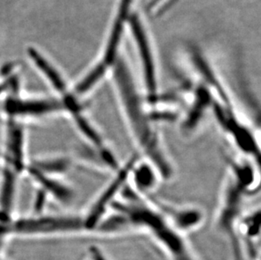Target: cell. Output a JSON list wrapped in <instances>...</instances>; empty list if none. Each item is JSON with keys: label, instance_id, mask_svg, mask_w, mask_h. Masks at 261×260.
I'll return each instance as SVG.
<instances>
[{"label": "cell", "instance_id": "6da1fadb", "mask_svg": "<svg viewBox=\"0 0 261 260\" xmlns=\"http://www.w3.org/2000/svg\"><path fill=\"white\" fill-rule=\"evenodd\" d=\"M110 73L114 74L121 113L134 142L146 162L155 167L161 179H172L174 168L155 125L152 108L123 60L118 59Z\"/></svg>", "mask_w": 261, "mask_h": 260}, {"label": "cell", "instance_id": "7a4b0ae2", "mask_svg": "<svg viewBox=\"0 0 261 260\" xmlns=\"http://www.w3.org/2000/svg\"><path fill=\"white\" fill-rule=\"evenodd\" d=\"M124 217L130 230H141L150 236L169 260H197L185 234L163 215L154 200L126 184L112 205Z\"/></svg>", "mask_w": 261, "mask_h": 260}, {"label": "cell", "instance_id": "3957f363", "mask_svg": "<svg viewBox=\"0 0 261 260\" xmlns=\"http://www.w3.org/2000/svg\"><path fill=\"white\" fill-rule=\"evenodd\" d=\"M136 0H120L111 31L107 40L106 47L99 63L104 67H110L118 59V48L120 47L123 30L126 23L130 20L131 8Z\"/></svg>", "mask_w": 261, "mask_h": 260}, {"label": "cell", "instance_id": "277c9868", "mask_svg": "<svg viewBox=\"0 0 261 260\" xmlns=\"http://www.w3.org/2000/svg\"><path fill=\"white\" fill-rule=\"evenodd\" d=\"M155 203L168 221L182 233L194 231L202 224L204 216L200 209L192 205L173 206L160 201Z\"/></svg>", "mask_w": 261, "mask_h": 260}, {"label": "cell", "instance_id": "5b68a950", "mask_svg": "<svg viewBox=\"0 0 261 260\" xmlns=\"http://www.w3.org/2000/svg\"><path fill=\"white\" fill-rule=\"evenodd\" d=\"M17 231L24 232L50 231H80L85 227L84 220L76 217L42 219L37 221H20L16 225Z\"/></svg>", "mask_w": 261, "mask_h": 260}, {"label": "cell", "instance_id": "8992f818", "mask_svg": "<svg viewBox=\"0 0 261 260\" xmlns=\"http://www.w3.org/2000/svg\"><path fill=\"white\" fill-rule=\"evenodd\" d=\"M130 177L133 180L131 186L141 194H147L148 192L152 190L156 185L158 178H161L152 165L148 162L139 163L138 161L131 171Z\"/></svg>", "mask_w": 261, "mask_h": 260}, {"label": "cell", "instance_id": "52a82bcc", "mask_svg": "<svg viewBox=\"0 0 261 260\" xmlns=\"http://www.w3.org/2000/svg\"><path fill=\"white\" fill-rule=\"evenodd\" d=\"M63 107V103L55 101H11L8 103L7 110L18 114H42L61 109Z\"/></svg>", "mask_w": 261, "mask_h": 260}, {"label": "cell", "instance_id": "ba28073f", "mask_svg": "<svg viewBox=\"0 0 261 260\" xmlns=\"http://www.w3.org/2000/svg\"><path fill=\"white\" fill-rule=\"evenodd\" d=\"M28 53H29L30 57L33 59V61L36 63L37 66L39 67L40 69L47 75V78L49 79L55 88L59 90V91H64L66 88L65 84L59 75V73L56 71V69H54V67L51 66L49 63L34 48H29Z\"/></svg>", "mask_w": 261, "mask_h": 260}, {"label": "cell", "instance_id": "9c48e42d", "mask_svg": "<svg viewBox=\"0 0 261 260\" xmlns=\"http://www.w3.org/2000/svg\"><path fill=\"white\" fill-rule=\"evenodd\" d=\"M32 173L35 177H37V180H39L44 187L52 192L53 194H55V196H57L59 199L64 202L69 201L71 199V191L67 189L66 187L62 186L61 184L54 182L52 180L47 179V177H45L42 172L37 169H32Z\"/></svg>", "mask_w": 261, "mask_h": 260}, {"label": "cell", "instance_id": "30bf717a", "mask_svg": "<svg viewBox=\"0 0 261 260\" xmlns=\"http://www.w3.org/2000/svg\"><path fill=\"white\" fill-rule=\"evenodd\" d=\"M69 160L58 159L48 162H39L37 164V169L40 172L46 171V172H61L66 171L69 168Z\"/></svg>", "mask_w": 261, "mask_h": 260}, {"label": "cell", "instance_id": "8fae6325", "mask_svg": "<svg viewBox=\"0 0 261 260\" xmlns=\"http://www.w3.org/2000/svg\"><path fill=\"white\" fill-rule=\"evenodd\" d=\"M11 145L15 164L20 167L22 166V136L20 130H13Z\"/></svg>", "mask_w": 261, "mask_h": 260}, {"label": "cell", "instance_id": "7c38bea8", "mask_svg": "<svg viewBox=\"0 0 261 260\" xmlns=\"http://www.w3.org/2000/svg\"><path fill=\"white\" fill-rule=\"evenodd\" d=\"M13 187H14V183H13L12 174L7 173L5 175V184L3 188L2 196H1V202L4 208L8 209L10 207V201L12 198Z\"/></svg>", "mask_w": 261, "mask_h": 260}, {"label": "cell", "instance_id": "4fadbf2b", "mask_svg": "<svg viewBox=\"0 0 261 260\" xmlns=\"http://www.w3.org/2000/svg\"><path fill=\"white\" fill-rule=\"evenodd\" d=\"M91 260H111L104 255L99 249L94 248L91 249Z\"/></svg>", "mask_w": 261, "mask_h": 260}, {"label": "cell", "instance_id": "5bb4252c", "mask_svg": "<svg viewBox=\"0 0 261 260\" xmlns=\"http://www.w3.org/2000/svg\"><path fill=\"white\" fill-rule=\"evenodd\" d=\"M45 194L43 192H41L38 194V197H37V201H36V209L37 210H41L42 207L43 206L44 204Z\"/></svg>", "mask_w": 261, "mask_h": 260}, {"label": "cell", "instance_id": "9a60e30c", "mask_svg": "<svg viewBox=\"0 0 261 260\" xmlns=\"http://www.w3.org/2000/svg\"><path fill=\"white\" fill-rule=\"evenodd\" d=\"M8 85H9V84L5 83L3 84V85L0 86V94L2 93L3 91H4V90H5V89L7 88Z\"/></svg>", "mask_w": 261, "mask_h": 260}]
</instances>
